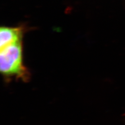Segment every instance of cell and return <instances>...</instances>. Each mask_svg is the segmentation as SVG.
<instances>
[{
  "mask_svg": "<svg viewBox=\"0 0 125 125\" xmlns=\"http://www.w3.org/2000/svg\"><path fill=\"white\" fill-rule=\"evenodd\" d=\"M0 70L5 80L13 79L26 82L29 73L23 62L21 41L1 49Z\"/></svg>",
  "mask_w": 125,
  "mask_h": 125,
  "instance_id": "6da1fadb",
  "label": "cell"
},
{
  "mask_svg": "<svg viewBox=\"0 0 125 125\" xmlns=\"http://www.w3.org/2000/svg\"><path fill=\"white\" fill-rule=\"evenodd\" d=\"M22 34L21 27H2L0 29V49L21 41Z\"/></svg>",
  "mask_w": 125,
  "mask_h": 125,
  "instance_id": "7a4b0ae2",
  "label": "cell"
}]
</instances>
